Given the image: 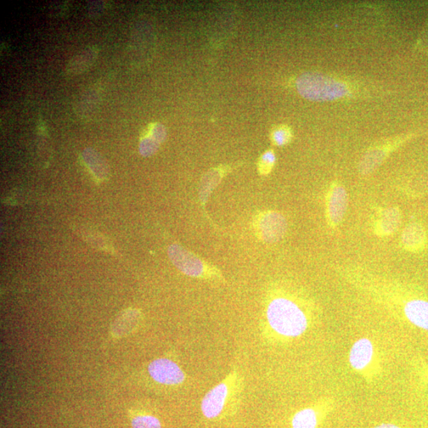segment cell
Wrapping results in <instances>:
<instances>
[{
    "instance_id": "6da1fadb",
    "label": "cell",
    "mask_w": 428,
    "mask_h": 428,
    "mask_svg": "<svg viewBox=\"0 0 428 428\" xmlns=\"http://www.w3.org/2000/svg\"><path fill=\"white\" fill-rule=\"evenodd\" d=\"M267 318L272 329L286 337L300 336L308 329L305 313L296 304L286 298H277L270 303Z\"/></svg>"
},
{
    "instance_id": "7a4b0ae2",
    "label": "cell",
    "mask_w": 428,
    "mask_h": 428,
    "mask_svg": "<svg viewBox=\"0 0 428 428\" xmlns=\"http://www.w3.org/2000/svg\"><path fill=\"white\" fill-rule=\"evenodd\" d=\"M296 86L303 98L314 102L340 99L351 92L346 83L315 72L304 73L297 78Z\"/></svg>"
},
{
    "instance_id": "3957f363",
    "label": "cell",
    "mask_w": 428,
    "mask_h": 428,
    "mask_svg": "<svg viewBox=\"0 0 428 428\" xmlns=\"http://www.w3.org/2000/svg\"><path fill=\"white\" fill-rule=\"evenodd\" d=\"M168 255L180 272L197 279L221 280L223 276L219 270L210 265L199 257L179 245L169 247Z\"/></svg>"
},
{
    "instance_id": "277c9868",
    "label": "cell",
    "mask_w": 428,
    "mask_h": 428,
    "mask_svg": "<svg viewBox=\"0 0 428 428\" xmlns=\"http://www.w3.org/2000/svg\"><path fill=\"white\" fill-rule=\"evenodd\" d=\"M235 379V373H230L222 382L206 394L201 404L202 414L206 418L214 419L221 415L229 397L231 386H233Z\"/></svg>"
},
{
    "instance_id": "5b68a950",
    "label": "cell",
    "mask_w": 428,
    "mask_h": 428,
    "mask_svg": "<svg viewBox=\"0 0 428 428\" xmlns=\"http://www.w3.org/2000/svg\"><path fill=\"white\" fill-rule=\"evenodd\" d=\"M255 228L258 238L268 243H274L283 238L286 231V222L280 213L269 211L258 216Z\"/></svg>"
},
{
    "instance_id": "8992f818",
    "label": "cell",
    "mask_w": 428,
    "mask_h": 428,
    "mask_svg": "<svg viewBox=\"0 0 428 428\" xmlns=\"http://www.w3.org/2000/svg\"><path fill=\"white\" fill-rule=\"evenodd\" d=\"M148 370L151 379L165 386L182 384L186 379L183 370L171 359L165 358L154 360Z\"/></svg>"
},
{
    "instance_id": "52a82bcc",
    "label": "cell",
    "mask_w": 428,
    "mask_h": 428,
    "mask_svg": "<svg viewBox=\"0 0 428 428\" xmlns=\"http://www.w3.org/2000/svg\"><path fill=\"white\" fill-rule=\"evenodd\" d=\"M374 347L372 342L368 338H362L354 343L349 354V363L357 371L367 369L372 363Z\"/></svg>"
},
{
    "instance_id": "ba28073f",
    "label": "cell",
    "mask_w": 428,
    "mask_h": 428,
    "mask_svg": "<svg viewBox=\"0 0 428 428\" xmlns=\"http://www.w3.org/2000/svg\"><path fill=\"white\" fill-rule=\"evenodd\" d=\"M347 195L340 185L332 186L328 199V217L331 225L339 224L347 209Z\"/></svg>"
},
{
    "instance_id": "9c48e42d",
    "label": "cell",
    "mask_w": 428,
    "mask_h": 428,
    "mask_svg": "<svg viewBox=\"0 0 428 428\" xmlns=\"http://www.w3.org/2000/svg\"><path fill=\"white\" fill-rule=\"evenodd\" d=\"M99 55V49L97 47H88L77 54L67 62L65 66V73L67 76H76L81 74L91 67Z\"/></svg>"
},
{
    "instance_id": "30bf717a",
    "label": "cell",
    "mask_w": 428,
    "mask_h": 428,
    "mask_svg": "<svg viewBox=\"0 0 428 428\" xmlns=\"http://www.w3.org/2000/svg\"><path fill=\"white\" fill-rule=\"evenodd\" d=\"M167 136L166 128L160 123L151 124L148 133L140 140L139 149L143 156H150L156 154L160 145Z\"/></svg>"
},
{
    "instance_id": "8fae6325",
    "label": "cell",
    "mask_w": 428,
    "mask_h": 428,
    "mask_svg": "<svg viewBox=\"0 0 428 428\" xmlns=\"http://www.w3.org/2000/svg\"><path fill=\"white\" fill-rule=\"evenodd\" d=\"M402 240L404 249L408 251L418 252L424 250L427 244L425 230L420 224H410L403 231Z\"/></svg>"
},
{
    "instance_id": "7c38bea8",
    "label": "cell",
    "mask_w": 428,
    "mask_h": 428,
    "mask_svg": "<svg viewBox=\"0 0 428 428\" xmlns=\"http://www.w3.org/2000/svg\"><path fill=\"white\" fill-rule=\"evenodd\" d=\"M140 313L136 309H128L122 312L112 325V334L115 337L126 336L138 328Z\"/></svg>"
},
{
    "instance_id": "4fadbf2b",
    "label": "cell",
    "mask_w": 428,
    "mask_h": 428,
    "mask_svg": "<svg viewBox=\"0 0 428 428\" xmlns=\"http://www.w3.org/2000/svg\"><path fill=\"white\" fill-rule=\"evenodd\" d=\"M404 313L411 323L428 331V302L410 301L404 307Z\"/></svg>"
},
{
    "instance_id": "5bb4252c",
    "label": "cell",
    "mask_w": 428,
    "mask_h": 428,
    "mask_svg": "<svg viewBox=\"0 0 428 428\" xmlns=\"http://www.w3.org/2000/svg\"><path fill=\"white\" fill-rule=\"evenodd\" d=\"M390 149H391V146L387 144L386 145H381L379 147L371 149L367 151V154L364 155L359 163V169L360 173L363 174L372 173L385 160Z\"/></svg>"
},
{
    "instance_id": "9a60e30c",
    "label": "cell",
    "mask_w": 428,
    "mask_h": 428,
    "mask_svg": "<svg viewBox=\"0 0 428 428\" xmlns=\"http://www.w3.org/2000/svg\"><path fill=\"white\" fill-rule=\"evenodd\" d=\"M401 222V212L397 208H390L381 213L376 224V233L381 236L390 235L395 232Z\"/></svg>"
},
{
    "instance_id": "2e32d148",
    "label": "cell",
    "mask_w": 428,
    "mask_h": 428,
    "mask_svg": "<svg viewBox=\"0 0 428 428\" xmlns=\"http://www.w3.org/2000/svg\"><path fill=\"white\" fill-rule=\"evenodd\" d=\"M83 157L95 176L101 179H104L107 176V174H108V167H107L104 160L97 151L92 149H87L84 150Z\"/></svg>"
},
{
    "instance_id": "e0dca14e",
    "label": "cell",
    "mask_w": 428,
    "mask_h": 428,
    "mask_svg": "<svg viewBox=\"0 0 428 428\" xmlns=\"http://www.w3.org/2000/svg\"><path fill=\"white\" fill-rule=\"evenodd\" d=\"M225 173V170L222 168H214L208 172L202 179L200 185V199L204 204L208 199L212 190L221 181Z\"/></svg>"
},
{
    "instance_id": "ac0fdd59",
    "label": "cell",
    "mask_w": 428,
    "mask_h": 428,
    "mask_svg": "<svg viewBox=\"0 0 428 428\" xmlns=\"http://www.w3.org/2000/svg\"><path fill=\"white\" fill-rule=\"evenodd\" d=\"M318 418L316 411L308 408L297 412L293 418V428H317Z\"/></svg>"
},
{
    "instance_id": "d6986e66",
    "label": "cell",
    "mask_w": 428,
    "mask_h": 428,
    "mask_svg": "<svg viewBox=\"0 0 428 428\" xmlns=\"http://www.w3.org/2000/svg\"><path fill=\"white\" fill-rule=\"evenodd\" d=\"M292 138L291 129L286 126H281L274 129L272 140L274 145L283 146L288 144Z\"/></svg>"
},
{
    "instance_id": "ffe728a7",
    "label": "cell",
    "mask_w": 428,
    "mask_h": 428,
    "mask_svg": "<svg viewBox=\"0 0 428 428\" xmlns=\"http://www.w3.org/2000/svg\"><path fill=\"white\" fill-rule=\"evenodd\" d=\"M276 160V157L274 151L272 150H268L265 154H263L261 157L260 160L258 163V172L261 174H268L270 172H272V168L274 165Z\"/></svg>"
},
{
    "instance_id": "44dd1931",
    "label": "cell",
    "mask_w": 428,
    "mask_h": 428,
    "mask_svg": "<svg viewBox=\"0 0 428 428\" xmlns=\"http://www.w3.org/2000/svg\"><path fill=\"white\" fill-rule=\"evenodd\" d=\"M133 428H162L160 422L153 415H139L132 420Z\"/></svg>"
},
{
    "instance_id": "7402d4cb",
    "label": "cell",
    "mask_w": 428,
    "mask_h": 428,
    "mask_svg": "<svg viewBox=\"0 0 428 428\" xmlns=\"http://www.w3.org/2000/svg\"><path fill=\"white\" fill-rule=\"evenodd\" d=\"M374 428H401V427H399L398 426L395 425H393V424H382Z\"/></svg>"
}]
</instances>
